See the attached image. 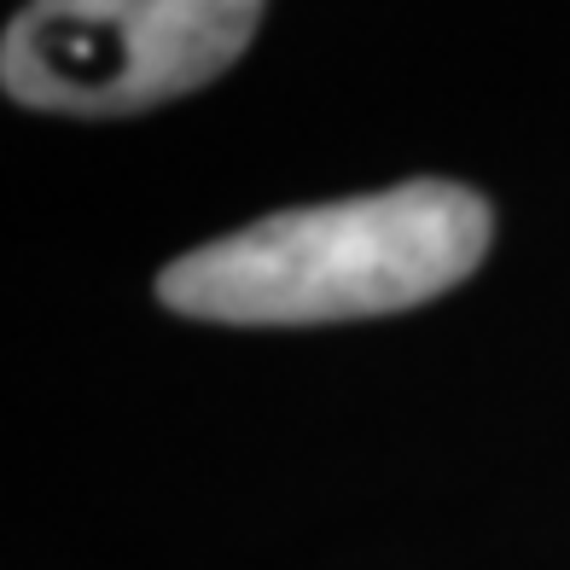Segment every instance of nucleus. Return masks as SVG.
Segmentation results:
<instances>
[{
    "mask_svg": "<svg viewBox=\"0 0 570 570\" xmlns=\"http://www.w3.org/2000/svg\"><path fill=\"white\" fill-rule=\"evenodd\" d=\"M489 204L454 180L303 204L187 250L158 274L175 315L222 326H315L396 315L443 297L483 263Z\"/></svg>",
    "mask_w": 570,
    "mask_h": 570,
    "instance_id": "1",
    "label": "nucleus"
},
{
    "mask_svg": "<svg viewBox=\"0 0 570 570\" xmlns=\"http://www.w3.org/2000/svg\"><path fill=\"white\" fill-rule=\"evenodd\" d=\"M268 0H23L0 41L18 106L128 117L193 94L250 47Z\"/></svg>",
    "mask_w": 570,
    "mask_h": 570,
    "instance_id": "2",
    "label": "nucleus"
}]
</instances>
